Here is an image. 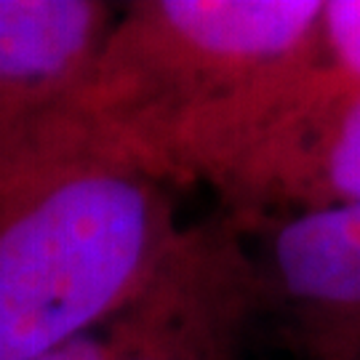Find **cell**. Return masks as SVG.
Instances as JSON below:
<instances>
[{"label":"cell","mask_w":360,"mask_h":360,"mask_svg":"<svg viewBox=\"0 0 360 360\" xmlns=\"http://www.w3.org/2000/svg\"><path fill=\"white\" fill-rule=\"evenodd\" d=\"M238 232L315 208L360 203V86L323 62L211 187Z\"/></svg>","instance_id":"277c9868"},{"label":"cell","mask_w":360,"mask_h":360,"mask_svg":"<svg viewBox=\"0 0 360 360\" xmlns=\"http://www.w3.org/2000/svg\"><path fill=\"white\" fill-rule=\"evenodd\" d=\"M259 312L281 315L312 360H360V203L259 221L240 232Z\"/></svg>","instance_id":"5b68a950"},{"label":"cell","mask_w":360,"mask_h":360,"mask_svg":"<svg viewBox=\"0 0 360 360\" xmlns=\"http://www.w3.org/2000/svg\"><path fill=\"white\" fill-rule=\"evenodd\" d=\"M179 232L171 187L75 107L0 131V360L107 321Z\"/></svg>","instance_id":"7a4b0ae2"},{"label":"cell","mask_w":360,"mask_h":360,"mask_svg":"<svg viewBox=\"0 0 360 360\" xmlns=\"http://www.w3.org/2000/svg\"><path fill=\"white\" fill-rule=\"evenodd\" d=\"M257 315L243 235L227 219L181 227L139 294L110 315V360H243Z\"/></svg>","instance_id":"3957f363"},{"label":"cell","mask_w":360,"mask_h":360,"mask_svg":"<svg viewBox=\"0 0 360 360\" xmlns=\"http://www.w3.org/2000/svg\"><path fill=\"white\" fill-rule=\"evenodd\" d=\"M318 53L342 86H360V0H323Z\"/></svg>","instance_id":"52a82bcc"},{"label":"cell","mask_w":360,"mask_h":360,"mask_svg":"<svg viewBox=\"0 0 360 360\" xmlns=\"http://www.w3.org/2000/svg\"><path fill=\"white\" fill-rule=\"evenodd\" d=\"M110 355H112V339H110V318H107L27 360H110Z\"/></svg>","instance_id":"ba28073f"},{"label":"cell","mask_w":360,"mask_h":360,"mask_svg":"<svg viewBox=\"0 0 360 360\" xmlns=\"http://www.w3.org/2000/svg\"><path fill=\"white\" fill-rule=\"evenodd\" d=\"M323 0H136L70 107L168 187H214L315 70Z\"/></svg>","instance_id":"6da1fadb"},{"label":"cell","mask_w":360,"mask_h":360,"mask_svg":"<svg viewBox=\"0 0 360 360\" xmlns=\"http://www.w3.org/2000/svg\"><path fill=\"white\" fill-rule=\"evenodd\" d=\"M115 16L99 0H0V131L70 102Z\"/></svg>","instance_id":"8992f818"}]
</instances>
